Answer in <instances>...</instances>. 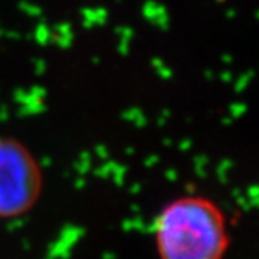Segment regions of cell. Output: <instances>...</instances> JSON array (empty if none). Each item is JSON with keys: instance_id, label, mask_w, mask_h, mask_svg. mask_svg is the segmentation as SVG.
I'll list each match as a JSON object with an SVG mask.
<instances>
[{"instance_id": "1", "label": "cell", "mask_w": 259, "mask_h": 259, "mask_svg": "<svg viewBox=\"0 0 259 259\" xmlns=\"http://www.w3.org/2000/svg\"><path fill=\"white\" fill-rule=\"evenodd\" d=\"M160 259H224L229 229L224 211L203 195H183L167 203L155 220Z\"/></svg>"}, {"instance_id": "2", "label": "cell", "mask_w": 259, "mask_h": 259, "mask_svg": "<svg viewBox=\"0 0 259 259\" xmlns=\"http://www.w3.org/2000/svg\"><path fill=\"white\" fill-rule=\"evenodd\" d=\"M42 189V169L29 147L13 137H0V219L25 216Z\"/></svg>"}]
</instances>
